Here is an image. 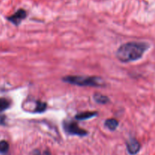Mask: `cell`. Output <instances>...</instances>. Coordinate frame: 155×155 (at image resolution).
I'll list each match as a JSON object with an SVG mask.
<instances>
[{"instance_id":"obj_1","label":"cell","mask_w":155,"mask_h":155,"mask_svg":"<svg viewBox=\"0 0 155 155\" xmlns=\"http://www.w3.org/2000/svg\"><path fill=\"white\" fill-rule=\"evenodd\" d=\"M148 48V45L145 42H130L119 47L116 56L120 61L124 63L134 61L141 58Z\"/></svg>"},{"instance_id":"obj_2","label":"cell","mask_w":155,"mask_h":155,"mask_svg":"<svg viewBox=\"0 0 155 155\" xmlns=\"http://www.w3.org/2000/svg\"><path fill=\"white\" fill-rule=\"evenodd\" d=\"M65 83L79 86L101 87L104 86V82L100 77H86V76H67L62 79Z\"/></svg>"},{"instance_id":"obj_3","label":"cell","mask_w":155,"mask_h":155,"mask_svg":"<svg viewBox=\"0 0 155 155\" xmlns=\"http://www.w3.org/2000/svg\"><path fill=\"white\" fill-rule=\"evenodd\" d=\"M63 127L67 133L72 136H86L88 135V132L80 128L74 121H64L63 123Z\"/></svg>"},{"instance_id":"obj_4","label":"cell","mask_w":155,"mask_h":155,"mask_svg":"<svg viewBox=\"0 0 155 155\" xmlns=\"http://www.w3.org/2000/svg\"><path fill=\"white\" fill-rule=\"evenodd\" d=\"M26 17H27V12H26V11L24 10V9H19L14 15L8 17V20L9 21H11L13 24L18 26L21 24L23 20L25 19Z\"/></svg>"},{"instance_id":"obj_5","label":"cell","mask_w":155,"mask_h":155,"mask_svg":"<svg viewBox=\"0 0 155 155\" xmlns=\"http://www.w3.org/2000/svg\"><path fill=\"white\" fill-rule=\"evenodd\" d=\"M140 144L136 139H131L127 142V149L131 155L137 154L140 150Z\"/></svg>"},{"instance_id":"obj_6","label":"cell","mask_w":155,"mask_h":155,"mask_svg":"<svg viewBox=\"0 0 155 155\" xmlns=\"http://www.w3.org/2000/svg\"><path fill=\"white\" fill-rule=\"evenodd\" d=\"M97 115H98V112L96 111H85L77 114L74 118L77 120H86L94 117Z\"/></svg>"},{"instance_id":"obj_7","label":"cell","mask_w":155,"mask_h":155,"mask_svg":"<svg viewBox=\"0 0 155 155\" xmlns=\"http://www.w3.org/2000/svg\"><path fill=\"white\" fill-rule=\"evenodd\" d=\"M118 125H119V122L117 120L113 119V118L106 120L105 122H104V126L110 131H114L117 128Z\"/></svg>"},{"instance_id":"obj_8","label":"cell","mask_w":155,"mask_h":155,"mask_svg":"<svg viewBox=\"0 0 155 155\" xmlns=\"http://www.w3.org/2000/svg\"><path fill=\"white\" fill-rule=\"evenodd\" d=\"M94 100L96 101L98 104H107V103L109 102V98L108 97L105 96V95H102L101 93H95L94 94Z\"/></svg>"},{"instance_id":"obj_9","label":"cell","mask_w":155,"mask_h":155,"mask_svg":"<svg viewBox=\"0 0 155 155\" xmlns=\"http://www.w3.org/2000/svg\"><path fill=\"white\" fill-rule=\"evenodd\" d=\"M47 104L42 101H37L36 104V108H35L34 112L35 113H42L46 110Z\"/></svg>"},{"instance_id":"obj_10","label":"cell","mask_w":155,"mask_h":155,"mask_svg":"<svg viewBox=\"0 0 155 155\" xmlns=\"http://www.w3.org/2000/svg\"><path fill=\"white\" fill-rule=\"evenodd\" d=\"M10 105L11 102L9 100L5 98H0V112H2L8 109Z\"/></svg>"},{"instance_id":"obj_11","label":"cell","mask_w":155,"mask_h":155,"mask_svg":"<svg viewBox=\"0 0 155 155\" xmlns=\"http://www.w3.org/2000/svg\"><path fill=\"white\" fill-rule=\"evenodd\" d=\"M9 150V145L6 141H0V153L6 154Z\"/></svg>"},{"instance_id":"obj_12","label":"cell","mask_w":155,"mask_h":155,"mask_svg":"<svg viewBox=\"0 0 155 155\" xmlns=\"http://www.w3.org/2000/svg\"><path fill=\"white\" fill-rule=\"evenodd\" d=\"M5 116L0 114V125H5Z\"/></svg>"},{"instance_id":"obj_13","label":"cell","mask_w":155,"mask_h":155,"mask_svg":"<svg viewBox=\"0 0 155 155\" xmlns=\"http://www.w3.org/2000/svg\"><path fill=\"white\" fill-rule=\"evenodd\" d=\"M33 155H40V153L38 150H36V151H33Z\"/></svg>"},{"instance_id":"obj_14","label":"cell","mask_w":155,"mask_h":155,"mask_svg":"<svg viewBox=\"0 0 155 155\" xmlns=\"http://www.w3.org/2000/svg\"><path fill=\"white\" fill-rule=\"evenodd\" d=\"M44 155H51V154H50V153L48 152V151H45V152L44 153Z\"/></svg>"}]
</instances>
